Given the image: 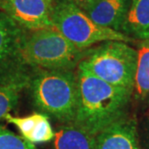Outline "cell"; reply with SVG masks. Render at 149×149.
I'll use <instances>...</instances> for the list:
<instances>
[{"label":"cell","instance_id":"1","mask_svg":"<svg viewBox=\"0 0 149 149\" xmlns=\"http://www.w3.org/2000/svg\"><path fill=\"white\" fill-rule=\"evenodd\" d=\"M76 74L79 94L74 125L96 136L127 116L133 91L110 85L80 65Z\"/></svg>","mask_w":149,"mask_h":149},{"label":"cell","instance_id":"2","mask_svg":"<svg viewBox=\"0 0 149 149\" xmlns=\"http://www.w3.org/2000/svg\"><path fill=\"white\" fill-rule=\"evenodd\" d=\"M27 87L39 113L63 124L73 123L79 94L76 70L32 69Z\"/></svg>","mask_w":149,"mask_h":149},{"label":"cell","instance_id":"3","mask_svg":"<svg viewBox=\"0 0 149 149\" xmlns=\"http://www.w3.org/2000/svg\"><path fill=\"white\" fill-rule=\"evenodd\" d=\"M137 62L136 49L124 42L108 41L87 49L79 65L110 85L133 91Z\"/></svg>","mask_w":149,"mask_h":149},{"label":"cell","instance_id":"4","mask_svg":"<svg viewBox=\"0 0 149 149\" xmlns=\"http://www.w3.org/2000/svg\"><path fill=\"white\" fill-rule=\"evenodd\" d=\"M85 51L76 47L54 27L27 31L23 43L24 59L32 69L76 70Z\"/></svg>","mask_w":149,"mask_h":149},{"label":"cell","instance_id":"5","mask_svg":"<svg viewBox=\"0 0 149 149\" xmlns=\"http://www.w3.org/2000/svg\"><path fill=\"white\" fill-rule=\"evenodd\" d=\"M53 27L80 50L108 41L130 42L124 33L98 25L71 0H54Z\"/></svg>","mask_w":149,"mask_h":149},{"label":"cell","instance_id":"6","mask_svg":"<svg viewBox=\"0 0 149 149\" xmlns=\"http://www.w3.org/2000/svg\"><path fill=\"white\" fill-rule=\"evenodd\" d=\"M26 33L25 29L0 11V85H28L32 69L23 56Z\"/></svg>","mask_w":149,"mask_h":149},{"label":"cell","instance_id":"7","mask_svg":"<svg viewBox=\"0 0 149 149\" xmlns=\"http://www.w3.org/2000/svg\"><path fill=\"white\" fill-rule=\"evenodd\" d=\"M54 0H4L2 11L26 31L53 27Z\"/></svg>","mask_w":149,"mask_h":149},{"label":"cell","instance_id":"8","mask_svg":"<svg viewBox=\"0 0 149 149\" xmlns=\"http://www.w3.org/2000/svg\"><path fill=\"white\" fill-rule=\"evenodd\" d=\"M96 149H143L138 125L124 117L96 135Z\"/></svg>","mask_w":149,"mask_h":149},{"label":"cell","instance_id":"9","mask_svg":"<svg viewBox=\"0 0 149 149\" xmlns=\"http://www.w3.org/2000/svg\"><path fill=\"white\" fill-rule=\"evenodd\" d=\"M132 0H90L81 9L101 27L121 32Z\"/></svg>","mask_w":149,"mask_h":149},{"label":"cell","instance_id":"10","mask_svg":"<svg viewBox=\"0 0 149 149\" xmlns=\"http://www.w3.org/2000/svg\"><path fill=\"white\" fill-rule=\"evenodd\" d=\"M121 32L128 37L149 38V0H132Z\"/></svg>","mask_w":149,"mask_h":149},{"label":"cell","instance_id":"11","mask_svg":"<svg viewBox=\"0 0 149 149\" xmlns=\"http://www.w3.org/2000/svg\"><path fill=\"white\" fill-rule=\"evenodd\" d=\"M54 149H96V136L70 124H63L55 133Z\"/></svg>","mask_w":149,"mask_h":149},{"label":"cell","instance_id":"12","mask_svg":"<svg viewBox=\"0 0 149 149\" xmlns=\"http://www.w3.org/2000/svg\"><path fill=\"white\" fill-rule=\"evenodd\" d=\"M138 62L133 91L141 99L149 96V38L142 40L139 46Z\"/></svg>","mask_w":149,"mask_h":149},{"label":"cell","instance_id":"13","mask_svg":"<svg viewBox=\"0 0 149 149\" xmlns=\"http://www.w3.org/2000/svg\"><path fill=\"white\" fill-rule=\"evenodd\" d=\"M27 87L19 84L0 85V120L4 119L6 115L16 108L21 91Z\"/></svg>","mask_w":149,"mask_h":149},{"label":"cell","instance_id":"14","mask_svg":"<svg viewBox=\"0 0 149 149\" xmlns=\"http://www.w3.org/2000/svg\"><path fill=\"white\" fill-rule=\"evenodd\" d=\"M0 149H38L22 136L0 125Z\"/></svg>","mask_w":149,"mask_h":149},{"label":"cell","instance_id":"15","mask_svg":"<svg viewBox=\"0 0 149 149\" xmlns=\"http://www.w3.org/2000/svg\"><path fill=\"white\" fill-rule=\"evenodd\" d=\"M42 116L43 113H35L25 117L13 116L11 113H8L4 118V120H6L8 123L15 125L21 133L22 137L27 139V137L35 129L37 124Z\"/></svg>","mask_w":149,"mask_h":149},{"label":"cell","instance_id":"16","mask_svg":"<svg viewBox=\"0 0 149 149\" xmlns=\"http://www.w3.org/2000/svg\"><path fill=\"white\" fill-rule=\"evenodd\" d=\"M54 137H55V133L52 127V124L49 121V118L47 115L43 114L42 118L37 124L35 129L27 137L26 140L33 144L42 143L53 140Z\"/></svg>","mask_w":149,"mask_h":149},{"label":"cell","instance_id":"17","mask_svg":"<svg viewBox=\"0 0 149 149\" xmlns=\"http://www.w3.org/2000/svg\"><path fill=\"white\" fill-rule=\"evenodd\" d=\"M139 135L143 149H149V118L143 123L142 128V135L139 133Z\"/></svg>","mask_w":149,"mask_h":149},{"label":"cell","instance_id":"18","mask_svg":"<svg viewBox=\"0 0 149 149\" xmlns=\"http://www.w3.org/2000/svg\"><path fill=\"white\" fill-rule=\"evenodd\" d=\"M71 1L74 3L77 6H79L80 8H82L90 0H71Z\"/></svg>","mask_w":149,"mask_h":149},{"label":"cell","instance_id":"19","mask_svg":"<svg viewBox=\"0 0 149 149\" xmlns=\"http://www.w3.org/2000/svg\"><path fill=\"white\" fill-rule=\"evenodd\" d=\"M3 2H4V0H0V11H2V8H3Z\"/></svg>","mask_w":149,"mask_h":149}]
</instances>
